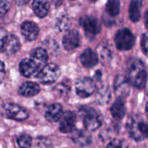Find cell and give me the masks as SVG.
I'll use <instances>...</instances> for the list:
<instances>
[{
	"instance_id": "1",
	"label": "cell",
	"mask_w": 148,
	"mask_h": 148,
	"mask_svg": "<svg viewBox=\"0 0 148 148\" xmlns=\"http://www.w3.org/2000/svg\"><path fill=\"white\" fill-rule=\"evenodd\" d=\"M127 77L130 84L140 89L145 88L147 74L144 63L137 58H130L127 61Z\"/></svg>"
},
{
	"instance_id": "2",
	"label": "cell",
	"mask_w": 148,
	"mask_h": 148,
	"mask_svg": "<svg viewBox=\"0 0 148 148\" xmlns=\"http://www.w3.org/2000/svg\"><path fill=\"white\" fill-rule=\"evenodd\" d=\"M1 113L4 116L10 119L23 121L29 117L26 109L15 103H5L1 106Z\"/></svg>"
},
{
	"instance_id": "3",
	"label": "cell",
	"mask_w": 148,
	"mask_h": 148,
	"mask_svg": "<svg viewBox=\"0 0 148 148\" xmlns=\"http://www.w3.org/2000/svg\"><path fill=\"white\" fill-rule=\"evenodd\" d=\"M61 75V70L55 64H48L42 68L37 75V79L43 84L56 82Z\"/></svg>"
},
{
	"instance_id": "4",
	"label": "cell",
	"mask_w": 148,
	"mask_h": 148,
	"mask_svg": "<svg viewBox=\"0 0 148 148\" xmlns=\"http://www.w3.org/2000/svg\"><path fill=\"white\" fill-rule=\"evenodd\" d=\"M79 25L83 27L87 38L90 40L93 39L101 31V23L93 16H84L81 17L79 19Z\"/></svg>"
},
{
	"instance_id": "5",
	"label": "cell",
	"mask_w": 148,
	"mask_h": 148,
	"mask_svg": "<svg viewBox=\"0 0 148 148\" xmlns=\"http://www.w3.org/2000/svg\"><path fill=\"white\" fill-rule=\"evenodd\" d=\"M116 46L119 50L127 51L131 49L134 44V37L131 30L123 28L118 30L114 37Z\"/></svg>"
},
{
	"instance_id": "6",
	"label": "cell",
	"mask_w": 148,
	"mask_h": 148,
	"mask_svg": "<svg viewBox=\"0 0 148 148\" xmlns=\"http://www.w3.org/2000/svg\"><path fill=\"white\" fill-rule=\"evenodd\" d=\"M83 124L88 131L93 132L98 130L102 124V119L93 108H85L82 109Z\"/></svg>"
},
{
	"instance_id": "7",
	"label": "cell",
	"mask_w": 148,
	"mask_h": 148,
	"mask_svg": "<svg viewBox=\"0 0 148 148\" xmlns=\"http://www.w3.org/2000/svg\"><path fill=\"white\" fill-rule=\"evenodd\" d=\"M76 92L80 98H88L95 92L96 86L91 78L82 77L77 80L75 84Z\"/></svg>"
},
{
	"instance_id": "8",
	"label": "cell",
	"mask_w": 148,
	"mask_h": 148,
	"mask_svg": "<svg viewBox=\"0 0 148 148\" xmlns=\"http://www.w3.org/2000/svg\"><path fill=\"white\" fill-rule=\"evenodd\" d=\"M142 119L138 115H132L127 123V129L130 136L135 141H142L145 140L144 136L140 130V123Z\"/></svg>"
},
{
	"instance_id": "9",
	"label": "cell",
	"mask_w": 148,
	"mask_h": 148,
	"mask_svg": "<svg viewBox=\"0 0 148 148\" xmlns=\"http://www.w3.org/2000/svg\"><path fill=\"white\" fill-rule=\"evenodd\" d=\"M114 90L118 98H124L127 97L130 92V82L127 76L119 75L114 81Z\"/></svg>"
},
{
	"instance_id": "10",
	"label": "cell",
	"mask_w": 148,
	"mask_h": 148,
	"mask_svg": "<svg viewBox=\"0 0 148 148\" xmlns=\"http://www.w3.org/2000/svg\"><path fill=\"white\" fill-rule=\"evenodd\" d=\"M20 72L25 77H33L38 75L40 69L31 59H24L20 62L19 65Z\"/></svg>"
},
{
	"instance_id": "11",
	"label": "cell",
	"mask_w": 148,
	"mask_h": 148,
	"mask_svg": "<svg viewBox=\"0 0 148 148\" xmlns=\"http://www.w3.org/2000/svg\"><path fill=\"white\" fill-rule=\"evenodd\" d=\"M79 35L77 30H70L66 33L62 38V44L66 51H72L76 49L79 44Z\"/></svg>"
},
{
	"instance_id": "12",
	"label": "cell",
	"mask_w": 148,
	"mask_h": 148,
	"mask_svg": "<svg viewBox=\"0 0 148 148\" xmlns=\"http://www.w3.org/2000/svg\"><path fill=\"white\" fill-rule=\"evenodd\" d=\"M21 33L23 37L28 41L37 38L39 33V27L32 21H25L21 25Z\"/></svg>"
},
{
	"instance_id": "13",
	"label": "cell",
	"mask_w": 148,
	"mask_h": 148,
	"mask_svg": "<svg viewBox=\"0 0 148 148\" xmlns=\"http://www.w3.org/2000/svg\"><path fill=\"white\" fill-rule=\"evenodd\" d=\"M76 122V116L72 111H66L64 114L62 121L59 125V130L62 133L72 132Z\"/></svg>"
},
{
	"instance_id": "14",
	"label": "cell",
	"mask_w": 148,
	"mask_h": 148,
	"mask_svg": "<svg viewBox=\"0 0 148 148\" xmlns=\"http://www.w3.org/2000/svg\"><path fill=\"white\" fill-rule=\"evenodd\" d=\"M63 108L59 103H53L50 105L45 113V117L49 122L59 121L63 117Z\"/></svg>"
},
{
	"instance_id": "15",
	"label": "cell",
	"mask_w": 148,
	"mask_h": 148,
	"mask_svg": "<svg viewBox=\"0 0 148 148\" xmlns=\"http://www.w3.org/2000/svg\"><path fill=\"white\" fill-rule=\"evenodd\" d=\"M79 59L85 67L91 68L95 66L98 62V56L90 49H87L82 53Z\"/></svg>"
},
{
	"instance_id": "16",
	"label": "cell",
	"mask_w": 148,
	"mask_h": 148,
	"mask_svg": "<svg viewBox=\"0 0 148 148\" xmlns=\"http://www.w3.org/2000/svg\"><path fill=\"white\" fill-rule=\"evenodd\" d=\"M72 140L75 144L81 147H85L92 143V137L87 131L75 130L72 132Z\"/></svg>"
},
{
	"instance_id": "17",
	"label": "cell",
	"mask_w": 148,
	"mask_h": 148,
	"mask_svg": "<svg viewBox=\"0 0 148 148\" xmlns=\"http://www.w3.org/2000/svg\"><path fill=\"white\" fill-rule=\"evenodd\" d=\"M30 59L35 62L38 67L40 69L46 65L48 61L47 51L43 48H36L30 54Z\"/></svg>"
},
{
	"instance_id": "18",
	"label": "cell",
	"mask_w": 148,
	"mask_h": 148,
	"mask_svg": "<svg viewBox=\"0 0 148 148\" xmlns=\"http://www.w3.org/2000/svg\"><path fill=\"white\" fill-rule=\"evenodd\" d=\"M20 48V43L19 38L14 35H10L2 49V51L5 54L13 55L17 53Z\"/></svg>"
},
{
	"instance_id": "19",
	"label": "cell",
	"mask_w": 148,
	"mask_h": 148,
	"mask_svg": "<svg viewBox=\"0 0 148 148\" xmlns=\"http://www.w3.org/2000/svg\"><path fill=\"white\" fill-rule=\"evenodd\" d=\"M40 92V87L33 82H25L18 89V93L24 97H32Z\"/></svg>"
},
{
	"instance_id": "20",
	"label": "cell",
	"mask_w": 148,
	"mask_h": 148,
	"mask_svg": "<svg viewBox=\"0 0 148 148\" xmlns=\"http://www.w3.org/2000/svg\"><path fill=\"white\" fill-rule=\"evenodd\" d=\"M111 114L115 119L120 120L124 118L126 114V108L122 98H118L111 107Z\"/></svg>"
},
{
	"instance_id": "21",
	"label": "cell",
	"mask_w": 148,
	"mask_h": 148,
	"mask_svg": "<svg viewBox=\"0 0 148 148\" xmlns=\"http://www.w3.org/2000/svg\"><path fill=\"white\" fill-rule=\"evenodd\" d=\"M33 9L36 16L40 18H43L49 13L50 4L47 1L36 0L33 2Z\"/></svg>"
},
{
	"instance_id": "22",
	"label": "cell",
	"mask_w": 148,
	"mask_h": 148,
	"mask_svg": "<svg viewBox=\"0 0 148 148\" xmlns=\"http://www.w3.org/2000/svg\"><path fill=\"white\" fill-rule=\"evenodd\" d=\"M143 2L141 1H132L130 3V9H129V14L130 20L134 23H137L140 20L141 17V9Z\"/></svg>"
},
{
	"instance_id": "23",
	"label": "cell",
	"mask_w": 148,
	"mask_h": 148,
	"mask_svg": "<svg viewBox=\"0 0 148 148\" xmlns=\"http://www.w3.org/2000/svg\"><path fill=\"white\" fill-rule=\"evenodd\" d=\"M98 57L101 58L102 62H108L112 58V50L108 44L101 43L97 47Z\"/></svg>"
},
{
	"instance_id": "24",
	"label": "cell",
	"mask_w": 148,
	"mask_h": 148,
	"mask_svg": "<svg viewBox=\"0 0 148 148\" xmlns=\"http://www.w3.org/2000/svg\"><path fill=\"white\" fill-rule=\"evenodd\" d=\"M111 98V92L108 87L102 86L98 90L96 95V100L100 104L104 105L106 104L110 101Z\"/></svg>"
},
{
	"instance_id": "25",
	"label": "cell",
	"mask_w": 148,
	"mask_h": 148,
	"mask_svg": "<svg viewBox=\"0 0 148 148\" xmlns=\"http://www.w3.org/2000/svg\"><path fill=\"white\" fill-rule=\"evenodd\" d=\"M106 11L107 14L111 17H115L119 14L120 2L116 0H111L106 5Z\"/></svg>"
},
{
	"instance_id": "26",
	"label": "cell",
	"mask_w": 148,
	"mask_h": 148,
	"mask_svg": "<svg viewBox=\"0 0 148 148\" xmlns=\"http://www.w3.org/2000/svg\"><path fill=\"white\" fill-rule=\"evenodd\" d=\"M17 143L20 148H30L32 145V138L28 134H22L17 137Z\"/></svg>"
},
{
	"instance_id": "27",
	"label": "cell",
	"mask_w": 148,
	"mask_h": 148,
	"mask_svg": "<svg viewBox=\"0 0 148 148\" xmlns=\"http://www.w3.org/2000/svg\"><path fill=\"white\" fill-rule=\"evenodd\" d=\"M69 90H70V85H69L68 82L64 81V82L59 83L55 87L54 92L58 95L62 96V95H64L65 94H67L68 92H69Z\"/></svg>"
},
{
	"instance_id": "28",
	"label": "cell",
	"mask_w": 148,
	"mask_h": 148,
	"mask_svg": "<svg viewBox=\"0 0 148 148\" xmlns=\"http://www.w3.org/2000/svg\"><path fill=\"white\" fill-rule=\"evenodd\" d=\"M69 26H70V20L66 16H63V17H61L56 23V27L60 31L67 30Z\"/></svg>"
},
{
	"instance_id": "29",
	"label": "cell",
	"mask_w": 148,
	"mask_h": 148,
	"mask_svg": "<svg viewBox=\"0 0 148 148\" xmlns=\"http://www.w3.org/2000/svg\"><path fill=\"white\" fill-rule=\"evenodd\" d=\"M11 1H0V19L4 17L11 7Z\"/></svg>"
},
{
	"instance_id": "30",
	"label": "cell",
	"mask_w": 148,
	"mask_h": 148,
	"mask_svg": "<svg viewBox=\"0 0 148 148\" xmlns=\"http://www.w3.org/2000/svg\"><path fill=\"white\" fill-rule=\"evenodd\" d=\"M7 38H8V35H7V30L2 27H0V51H2L3 47L7 40Z\"/></svg>"
},
{
	"instance_id": "31",
	"label": "cell",
	"mask_w": 148,
	"mask_h": 148,
	"mask_svg": "<svg viewBox=\"0 0 148 148\" xmlns=\"http://www.w3.org/2000/svg\"><path fill=\"white\" fill-rule=\"evenodd\" d=\"M141 47L145 54L148 56V33L143 35L141 39Z\"/></svg>"
},
{
	"instance_id": "32",
	"label": "cell",
	"mask_w": 148,
	"mask_h": 148,
	"mask_svg": "<svg viewBox=\"0 0 148 148\" xmlns=\"http://www.w3.org/2000/svg\"><path fill=\"white\" fill-rule=\"evenodd\" d=\"M140 130L144 137H147L148 138V124L141 121L140 123Z\"/></svg>"
},
{
	"instance_id": "33",
	"label": "cell",
	"mask_w": 148,
	"mask_h": 148,
	"mask_svg": "<svg viewBox=\"0 0 148 148\" xmlns=\"http://www.w3.org/2000/svg\"><path fill=\"white\" fill-rule=\"evenodd\" d=\"M107 148H122V144L119 140L114 139L108 143Z\"/></svg>"
},
{
	"instance_id": "34",
	"label": "cell",
	"mask_w": 148,
	"mask_h": 148,
	"mask_svg": "<svg viewBox=\"0 0 148 148\" xmlns=\"http://www.w3.org/2000/svg\"><path fill=\"white\" fill-rule=\"evenodd\" d=\"M5 77V65L4 62L0 61V83L3 81Z\"/></svg>"
},
{
	"instance_id": "35",
	"label": "cell",
	"mask_w": 148,
	"mask_h": 148,
	"mask_svg": "<svg viewBox=\"0 0 148 148\" xmlns=\"http://www.w3.org/2000/svg\"><path fill=\"white\" fill-rule=\"evenodd\" d=\"M145 27L148 30V9L146 10L145 14Z\"/></svg>"
},
{
	"instance_id": "36",
	"label": "cell",
	"mask_w": 148,
	"mask_h": 148,
	"mask_svg": "<svg viewBox=\"0 0 148 148\" xmlns=\"http://www.w3.org/2000/svg\"><path fill=\"white\" fill-rule=\"evenodd\" d=\"M145 111H146V114H147V116L148 118V102L146 104V108H145Z\"/></svg>"
},
{
	"instance_id": "37",
	"label": "cell",
	"mask_w": 148,
	"mask_h": 148,
	"mask_svg": "<svg viewBox=\"0 0 148 148\" xmlns=\"http://www.w3.org/2000/svg\"><path fill=\"white\" fill-rule=\"evenodd\" d=\"M147 94H148V92H147Z\"/></svg>"
}]
</instances>
